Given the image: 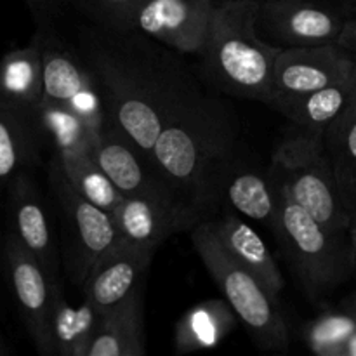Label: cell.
Here are the masks:
<instances>
[{
	"mask_svg": "<svg viewBox=\"0 0 356 356\" xmlns=\"http://www.w3.org/2000/svg\"><path fill=\"white\" fill-rule=\"evenodd\" d=\"M337 3H339L348 14H356V0H337Z\"/></svg>",
	"mask_w": 356,
	"mask_h": 356,
	"instance_id": "d6a6232c",
	"label": "cell"
},
{
	"mask_svg": "<svg viewBox=\"0 0 356 356\" xmlns=\"http://www.w3.org/2000/svg\"><path fill=\"white\" fill-rule=\"evenodd\" d=\"M236 325V315L226 301L209 299L191 308L176 327V351L193 353V351L211 350L221 344Z\"/></svg>",
	"mask_w": 356,
	"mask_h": 356,
	"instance_id": "cb8c5ba5",
	"label": "cell"
},
{
	"mask_svg": "<svg viewBox=\"0 0 356 356\" xmlns=\"http://www.w3.org/2000/svg\"><path fill=\"white\" fill-rule=\"evenodd\" d=\"M268 174L316 221L332 232H350L353 214L344 205L323 136L296 127L275 148Z\"/></svg>",
	"mask_w": 356,
	"mask_h": 356,
	"instance_id": "5b68a950",
	"label": "cell"
},
{
	"mask_svg": "<svg viewBox=\"0 0 356 356\" xmlns=\"http://www.w3.org/2000/svg\"><path fill=\"white\" fill-rule=\"evenodd\" d=\"M37 124L44 141L51 143L56 155L66 156L92 149L94 134L72 110L44 101L38 110Z\"/></svg>",
	"mask_w": 356,
	"mask_h": 356,
	"instance_id": "484cf974",
	"label": "cell"
},
{
	"mask_svg": "<svg viewBox=\"0 0 356 356\" xmlns=\"http://www.w3.org/2000/svg\"><path fill=\"white\" fill-rule=\"evenodd\" d=\"M190 232L202 263L257 346L284 351L289 346V327L277 299L271 298L257 278L225 249L207 219L197 222Z\"/></svg>",
	"mask_w": 356,
	"mask_h": 356,
	"instance_id": "8992f818",
	"label": "cell"
},
{
	"mask_svg": "<svg viewBox=\"0 0 356 356\" xmlns=\"http://www.w3.org/2000/svg\"><path fill=\"white\" fill-rule=\"evenodd\" d=\"M356 54L339 44L285 47L275 61L271 108L350 79Z\"/></svg>",
	"mask_w": 356,
	"mask_h": 356,
	"instance_id": "30bf717a",
	"label": "cell"
},
{
	"mask_svg": "<svg viewBox=\"0 0 356 356\" xmlns=\"http://www.w3.org/2000/svg\"><path fill=\"white\" fill-rule=\"evenodd\" d=\"M219 197L242 216L277 233L280 198L268 170L259 172L235 156L221 179Z\"/></svg>",
	"mask_w": 356,
	"mask_h": 356,
	"instance_id": "e0dca14e",
	"label": "cell"
},
{
	"mask_svg": "<svg viewBox=\"0 0 356 356\" xmlns=\"http://www.w3.org/2000/svg\"><path fill=\"white\" fill-rule=\"evenodd\" d=\"M350 240H351V247H353V254H355V261H356V214L351 219L350 225Z\"/></svg>",
	"mask_w": 356,
	"mask_h": 356,
	"instance_id": "1f68e13d",
	"label": "cell"
},
{
	"mask_svg": "<svg viewBox=\"0 0 356 356\" xmlns=\"http://www.w3.org/2000/svg\"><path fill=\"white\" fill-rule=\"evenodd\" d=\"M92 17L99 26L127 31V24L134 10L145 0H66Z\"/></svg>",
	"mask_w": 356,
	"mask_h": 356,
	"instance_id": "f1b7e54d",
	"label": "cell"
},
{
	"mask_svg": "<svg viewBox=\"0 0 356 356\" xmlns=\"http://www.w3.org/2000/svg\"><path fill=\"white\" fill-rule=\"evenodd\" d=\"M143 289L101 315L99 327L87 350V356H143Z\"/></svg>",
	"mask_w": 356,
	"mask_h": 356,
	"instance_id": "d6986e66",
	"label": "cell"
},
{
	"mask_svg": "<svg viewBox=\"0 0 356 356\" xmlns=\"http://www.w3.org/2000/svg\"><path fill=\"white\" fill-rule=\"evenodd\" d=\"M101 322V313L83 298L82 306L68 305L59 280L52 282V343L58 356H87Z\"/></svg>",
	"mask_w": 356,
	"mask_h": 356,
	"instance_id": "7402d4cb",
	"label": "cell"
},
{
	"mask_svg": "<svg viewBox=\"0 0 356 356\" xmlns=\"http://www.w3.org/2000/svg\"><path fill=\"white\" fill-rule=\"evenodd\" d=\"M3 259L9 271L10 287L19 306L28 334L40 355L52 356V280L37 257L10 233L3 245Z\"/></svg>",
	"mask_w": 356,
	"mask_h": 356,
	"instance_id": "4fadbf2b",
	"label": "cell"
},
{
	"mask_svg": "<svg viewBox=\"0 0 356 356\" xmlns=\"http://www.w3.org/2000/svg\"><path fill=\"white\" fill-rule=\"evenodd\" d=\"M343 305L346 306V308H350L351 312H353L355 315H356V289H355L353 292H351L350 296H348L346 299H344V301H343Z\"/></svg>",
	"mask_w": 356,
	"mask_h": 356,
	"instance_id": "836d02e7",
	"label": "cell"
},
{
	"mask_svg": "<svg viewBox=\"0 0 356 356\" xmlns=\"http://www.w3.org/2000/svg\"><path fill=\"white\" fill-rule=\"evenodd\" d=\"M236 120L214 96L198 90L163 125L152 162L200 221L221 204L219 186L236 156Z\"/></svg>",
	"mask_w": 356,
	"mask_h": 356,
	"instance_id": "7a4b0ae2",
	"label": "cell"
},
{
	"mask_svg": "<svg viewBox=\"0 0 356 356\" xmlns=\"http://www.w3.org/2000/svg\"><path fill=\"white\" fill-rule=\"evenodd\" d=\"M155 250L134 245L118 238L117 243L99 257L82 284L83 298L103 315L143 287Z\"/></svg>",
	"mask_w": 356,
	"mask_h": 356,
	"instance_id": "5bb4252c",
	"label": "cell"
},
{
	"mask_svg": "<svg viewBox=\"0 0 356 356\" xmlns=\"http://www.w3.org/2000/svg\"><path fill=\"white\" fill-rule=\"evenodd\" d=\"M207 221L211 222L212 229L225 249L257 278V282L266 289L271 298L278 301V296L285 287L284 275L278 268L277 259L257 232H254L243 219L232 212Z\"/></svg>",
	"mask_w": 356,
	"mask_h": 356,
	"instance_id": "ac0fdd59",
	"label": "cell"
},
{
	"mask_svg": "<svg viewBox=\"0 0 356 356\" xmlns=\"http://www.w3.org/2000/svg\"><path fill=\"white\" fill-rule=\"evenodd\" d=\"M2 254H3V245L0 243V259H2Z\"/></svg>",
	"mask_w": 356,
	"mask_h": 356,
	"instance_id": "e575fe53",
	"label": "cell"
},
{
	"mask_svg": "<svg viewBox=\"0 0 356 356\" xmlns=\"http://www.w3.org/2000/svg\"><path fill=\"white\" fill-rule=\"evenodd\" d=\"M49 181L70 228V278L82 287L94 263L120 238L117 225L111 212L97 207L73 188L54 155L49 167Z\"/></svg>",
	"mask_w": 356,
	"mask_h": 356,
	"instance_id": "ba28073f",
	"label": "cell"
},
{
	"mask_svg": "<svg viewBox=\"0 0 356 356\" xmlns=\"http://www.w3.org/2000/svg\"><path fill=\"white\" fill-rule=\"evenodd\" d=\"M343 356H356V332L344 344Z\"/></svg>",
	"mask_w": 356,
	"mask_h": 356,
	"instance_id": "4dcf8cb0",
	"label": "cell"
},
{
	"mask_svg": "<svg viewBox=\"0 0 356 356\" xmlns=\"http://www.w3.org/2000/svg\"><path fill=\"white\" fill-rule=\"evenodd\" d=\"M42 141L37 120L0 96V188L37 162Z\"/></svg>",
	"mask_w": 356,
	"mask_h": 356,
	"instance_id": "ffe728a7",
	"label": "cell"
},
{
	"mask_svg": "<svg viewBox=\"0 0 356 356\" xmlns=\"http://www.w3.org/2000/svg\"><path fill=\"white\" fill-rule=\"evenodd\" d=\"M111 216L120 238L152 250L159 249L174 233L191 229L200 222L190 209L146 197H124Z\"/></svg>",
	"mask_w": 356,
	"mask_h": 356,
	"instance_id": "9a60e30c",
	"label": "cell"
},
{
	"mask_svg": "<svg viewBox=\"0 0 356 356\" xmlns=\"http://www.w3.org/2000/svg\"><path fill=\"white\" fill-rule=\"evenodd\" d=\"M33 42L42 52L44 101L68 108L94 136L99 134L106 125V111L96 79L80 52L70 49L52 24L37 26Z\"/></svg>",
	"mask_w": 356,
	"mask_h": 356,
	"instance_id": "52a82bcc",
	"label": "cell"
},
{
	"mask_svg": "<svg viewBox=\"0 0 356 356\" xmlns=\"http://www.w3.org/2000/svg\"><path fill=\"white\" fill-rule=\"evenodd\" d=\"M277 191L280 218L275 236L302 291L312 301H318L353 273L356 261L350 232H332L296 204L287 191L278 186Z\"/></svg>",
	"mask_w": 356,
	"mask_h": 356,
	"instance_id": "277c9868",
	"label": "cell"
},
{
	"mask_svg": "<svg viewBox=\"0 0 356 356\" xmlns=\"http://www.w3.org/2000/svg\"><path fill=\"white\" fill-rule=\"evenodd\" d=\"M325 149L329 153L344 205L356 214V70L355 89L339 117L325 132Z\"/></svg>",
	"mask_w": 356,
	"mask_h": 356,
	"instance_id": "d4e9b609",
	"label": "cell"
},
{
	"mask_svg": "<svg viewBox=\"0 0 356 356\" xmlns=\"http://www.w3.org/2000/svg\"><path fill=\"white\" fill-rule=\"evenodd\" d=\"M92 155L124 197H146L193 211L167 183L155 163L111 125L106 124L94 136Z\"/></svg>",
	"mask_w": 356,
	"mask_h": 356,
	"instance_id": "7c38bea8",
	"label": "cell"
},
{
	"mask_svg": "<svg viewBox=\"0 0 356 356\" xmlns=\"http://www.w3.org/2000/svg\"><path fill=\"white\" fill-rule=\"evenodd\" d=\"M350 14L323 0H259L257 28L282 47H312L339 38Z\"/></svg>",
	"mask_w": 356,
	"mask_h": 356,
	"instance_id": "9c48e42d",
	"label": "cell"
},
{
	"mask_svg": "<svg viewBox=\"0 0 356 356\" xmlns=\"http://www.w3.org/2000/svg\"><path fill=\"white\" fill-rule=\"evenodd\" d=\"M259 0H218L202 51L205 75L225 92L242 99H273L275 47L257 31Z\"/></svg>",
	"mask_w": 356,
	"mask_h": 356,
	"instance_id": "3957f363",
	"label": "cell"
},
{
	"mask_svg": "<svg viewBox=\"0 0 356 356\" xmlns=\"http://www.w3.org/2000/svg\"><path fill=\"white\" fill-rule=\"evenodd\" d=\"M80 56L96 79L106 124L152 160L163 125L200 90L172 54L138 31H80Z\"/></svg>",
	"mask_w": 356,
	"mask_h": 356,
	"instance_id": "6da1fadb",
	"label": "cell"
},
{
	"mask_svg": "<svg viewBox=\"0 0 356 356\" xmlns=\"http://www.w3.org/2000/svg\"><path fill=\"white\" fill-rule=\"evenodd\" d=\"M54 156L59 160L66 177L79 193H82L87 200L96 204L97 207L113 212V209L124 198V195L118 191L113 181L106 176V172L96 162L92 149L66 156H59L54 153Z\"/></svg>",
	"mask_w": 356,
	"mask_h": 356,
	"instance_id": "4316f807",
	"label": "cell"
},
{
	"mask_svg": "<svg viewBox=\"0 0 356 356\" xmlns=\"http://www.w3.org/2000/svg\"><path fill=\"white\" fill-rule=\"evenodd\" d=\"M0 96L37 120L44 103V66L35 42L0 59Z\"/></svg>",
	"mask_w": 356,
	"mask_h": 356,
	"instance_id": "44dd1931",
	"label": "cell"
},
{
	"mask_svg": "<svg viewBox=\"0 0 356 356\" xmlns=\"http://www.w3.org/2000/svg\"><path fill=\"white\" fill-rule=\"evenodd\" d=\"M353 89L355 73L350 79L278 104L275 110L287 117L296 127L325 138L327 129L344 110L353 94Z\"/></svg>",
	"mask_w": 356,
	"mask_h": 356,
	"instance_id": "603a6c76",
	"label": "cell"
},
{
	"mask_svg": "<svg viewBox=\"0 0 356 356\" xmlns=\"http://www.w3.org/2000/svg\"><path fill=\"white\" fill-rule=\"evenodd\" d=\"M356 332V315L350 308L327 309L305 327V343L318 356H343L346 341Z\"/></svg>",
	"mask_w": 356,
	"mask_h": 356,
	"instance_id": "83f0119b",
	"label": "cell"
},
{
	"mask_svg": "<svg viewBox=\"0 0 356 356\" xmlns=\"http://www.w3.org/2000/svg\"><path fill=\"white\" fill-rule=\"evenodd\" d=\"M13 233L37 257L52 282L58 280L59 259L47 211L37 186L26 172L17 174L9 184Z\"/></svg>",
	"mask_w": 356,
	"mask_h": 356,
	"instance_id": "2e32d148",
	"label": "cell"
},
{
	"mask_svg": "<svg viewBox=\"0 0 356 356\" xmlns=\"http://www.w3.org/2000/svg\"><path fill=\"white\" fill-rule=\"evenodd\" d=\"M336 44H339L341 47L348 49V51L356 54V14H350V16H348L343 31H341Z\"/></svg>",
	"mask_w": 356,
	"mask_h": 356,
	"instance_id": "f546056e",
	"label": "cell"
},
{
	"mask_svg": "<svg viewBox=\"0 0 356 356\" xmlns=\"http://www.w3.org/2000/svg\"><path fill=\"white\" fill-rule=\"evenodd\" d=\"M218 0H145L127 31L146 35L176 52L202 54Z\"/></svg>",
	"mask_w": 356,
	"mask_h": 356,
	"instance_id": "8fae6325",
	"label": "cell"
}]
</instances>
